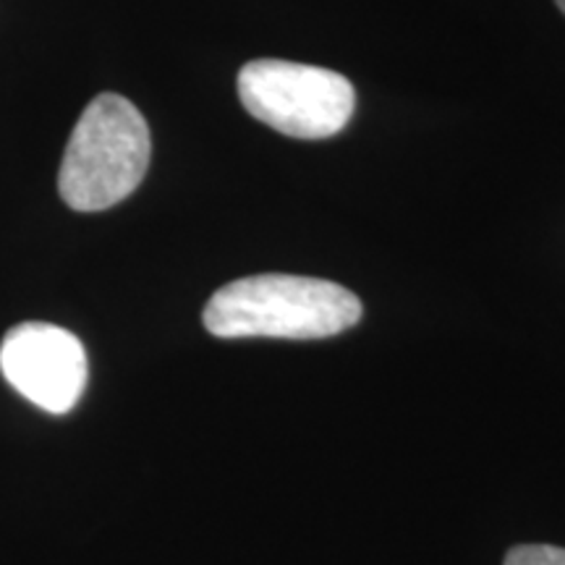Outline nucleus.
Masks as SVG:
<instances>
[{"instance_id": "nucleus-5", "label": "nucleus", "mask_w": 565, "mask_h": 565, "mask_svg": "<svg viewBox=\"0 0 565 565\" xmlns=\"http://www.w3.org/2000/svg\"><path fill=\"white\" fill-rule=\"evenodd\" d=\"M505 565H565V550L553 545H521L508 553Z\"/></svg>"}, {"instance_id": "nucleus-4", "label": "nucleus", "mask_w": 565, "mask_h": 565, "mask_svg": "<svg viewBox=\"0 0 565 565\" xmlns=\"http://www.w3.org/2000/svg\"><path fill=\"white\" fill-rule=\"evenodd\" d=\"M0 372L47 414H68L87 387V351L58 324L21 322L0 343Z\"/></svg>"}, {"instance_id": "nucleus-3", "label": "nucleus", "mask_w": 565, "mask_h": 565, "mask_svg": "<svg viewBox=\"0 0 565 565\" xmlns=\"http://www.w3.org/2000/svg\"><path fill=\"white\" fill-rule=\"evenodd\" d=\"M238 97L257 121L294 139L335 137L356 108V92L343 74L278 58L246 63Z\"/></svg>"}, {"instance_id": "nucleus-1", "label": "nucleus", "mask_w": 565, "mask_h": 565, "mask_svg": "<svg viewBox=\"0 0 565 565\" xmlns=\"http://www.w3.org/2000/svg\"><path fill=\"white\" fill-rule=\"evenodd\" d=\"M359 296L338 282L307 275H252L212 294L204 328L215 338H288L317 341L362 320Z\"/></svg>"}, {"instance_id": "nucleus-2", "label": "nucleus", "mask_w": 565, "mask_h": 565, "mask_svg": "<svg viewBox=\"0 0 565 565\" xmlns=\"http://www.w3.org/2000/svg\"><path fill=\"white\" fill-rule=\"evenodd\" d=\"M152 139L137 105L97 95L76 121L63 152L58 192L76 212H100L137 192L150 168Z\"/></svg>"}, {"instance_id": "nucleus-6", "label": "nucleus", "mask_w": 565, "mask_h": 565, "mask_svg": "<svg viewBox=\"0 0 565 565\" xmlns=\"http://www.w3.org/2000/svg\"><path fill=\"white\" fill-rule=\"evenodd\" d=\"M555 3H557V9H561V11L565 13V0H555Z\"/></svg>"}]
</instances>
